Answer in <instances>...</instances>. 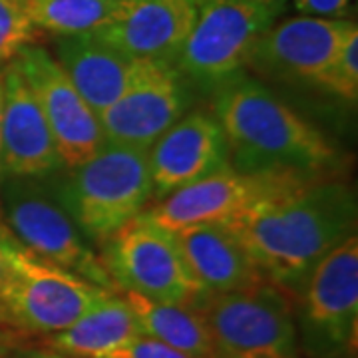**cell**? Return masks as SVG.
Listing matches in <instances>:
<instances>
[{"instance_id":"4","label":"cell","mask_w":358,"mask_h":358,"mask_svg":"<svg viewBox=\"0 0 358 358\" xmlns=\"http://www.w3.org/2000/svg\"><path fill=\"white\" fill-rule=\"evenodd\" d=\"M0 245L8 273L0 285V308L6 324L22 334L66 331L110 291L34 255L0 221Z\"/></svg>"},{"instance_id":"11","label":"cell","mask_w":358,"mask_h":358,"mask_svg":"<svg viewBox=\"0 0 358 358\" xmlns=\"http://www.w3.org/2000/svg\"><path fill=\"white\" fill-rule=\"evenodd\" d=\"M193 94L176 68L140 60L122 96L98 115L106 143L148 152L166 129L193 108Z\"/></svg>"},{"instance_id":"10","label":"cell","mask_w":358,"mask_h":358,"mask_svg":"<svg viewBox=\"0 0 358 358\" xmlns=\"http://www.w3.org/2000/svg\"><path fill=\"white\" fill-rule=\"evenodd\" d=\"M98 255L117 293L173 305H192L201 294L185 268L173 233L143 215L103 241Z\"/></svg>"},{"instance_id":"26","label":"cell","mask_w":358,"mask_h":358,"mask_svg":"<svg viewBox=\"0 0 358 358\" xmlns=\"http://www.w3.org/2000/svg\"><path fill=\"white\" fill-rule=\"evenodd\" d=\"M4 358H80L74 357V355H66V352H60V350H54L50 346L42 345V346H28L24 345L16 346L14 350H10Z\"/></svg>"},{"instance_id":"7","label":"cell","mask_w":358,"mask_h":358,"mask_svg":"<svg viewBox=\"0 0 358 358\" xmlns=\"http://www.w3.org/2000/svg\"><path fill=\"white\" fill-rule=\"evenodd\" d=\"M275 20V14L247 0H209L197 8V18L171 66L195 98H211L231 80L247 74L255 40Z\"/></svg>"},{"instance_id":"16","label":"cell","mask_w":358,"mask_h":358,"mask_svg":"<svg viewBox=\"0 0 358 358\" xmlns=\"http://www.w3.org/2000/svg\"><path fill=\"white\" fill-rule=\"evenodd\" d=\"M195 18L189 0H131L128 13L94 36L129 58L173 64Z\"/></svg>"},{"instance_id":"13","label":"cell","mask_w":358,"mask_h":358,"mask_svg":"<svg viewBox=\"0 0 358 358\" xmlns=\"http://www.w3.org/2000/svg\"><path fill=\"white\" fill-rule=\"evenodd\" d=\"M355 22L341 18L294 16L273 22L255 40L247 72L265 82L319 84Z\"/></svg>"},{"instance_id":"28","label":"cell","mask_w":358,"mask_h":358,"mask_svg":"<svg viewBox=\"0 0 358 358\" xmlns=\"http://www.w3.org/2000/svg\"><path fill=\"white\" fill-rule=\"evenodd\" d=\"M247 2H251V4H257V6L265 8L267 13L275 14L277 18L281 16L282 10H285V6H287V0H247Z\"/></svg>"},{"instance_id":"27","label":"cell","mask_w":358,"mask_h":358,"mask_svg":"<svg viewBox=\"0 0 358 358\" xmlns=\"http://www.w3.org/2000/svg\"><path fill=\"white\" fill-rule=\"evenodd\" d=\"M26 336L13 329H0V358H4L16 346L24 345Z\"/></svg>"},{"instance_id":"30","label":"cell","mask_w":358,"mask_h":358,"mask_svg":"<svg viewBox=\"0 0 358 358\" xmlns=\"http://www.w3.org/2000/svg\"><path fill=\"white\" fill-rule=\"evenodd\" d=\"M2 70L4 66H0V148H2ZM2 178V173H0Z\"/></svg>"},{"instance_id":"24","label":"cell","mask_w":358,"mask_h":358,"mask_svg":"<svg viewBox=\"0 0 358 358\" xmlns=\"http://www.w3.org/2000/svg\"><path fill=\"white\" fill-rule=\"evenodd\" d=\"M102 358H189L181 355L179 350L171 348V346L164 345L159 341H155L152 336L145 334H138L126 345L117 346L115 350L108 352Z\"/></svg>"},{"instance_id":"12","label":"cell","mask_w":358,"mask_h":358,"mask_svg":"<svg viewBox=\"0 0 358 358\" xmlns=\"http://www.w3.org/2000/svg\"><path fill=\"white\" fill-rule=\"evenodd\" d=\"M13 62L38 102L62 166L84 164L106 143L98 115L74 88L52 52L42 44H26Z\"/></svg>"},{"instance_id":"17","label":"cell","mask_w":358,"mask_h":358,"mask_svg":"<svg viewBox=\"0 0 358 358\" xmlns=\"http://www.w3.org/2000/svg\"><path fill=\"white\" fill-rule=\"evenodd\" d=\"M185 268L201 294L239 291L265 281L239 237L223 223L173 231Z\"/></svg>"},{"instance_id":"19","label":"cell","mask_w":358,"mask_h":358,"mask_svg":"<svg viewBox=\"0 0 358 358\" xmlns=\"http://www.w3.org/2000/svg\"><path fill=\"white\" fill-rule=\"evenodd\" d=\"M138 334H141L140 324L126 299L110 293L66 331L46 336L44 345L80 358H102Z\"/></svg>"},{"instance_id":"29","label":"cell","mask_w":358,"mask_h":358,"mask_svg":"<svg viewBox=\"0 0 358 358\" xmlns=\"http://www.w3.org/2000/svg\"><path fill=\"white\" fill-rule=\"evenodd\" d=\"M0 221H2V217H0ZM6 273H8V265H6V257H4L2 245H0V285L6 279Z\"/></svg>"},{"instance_id":"2","label":"cell","mask_w":358,"mask_h":358,"mask_svg":"<svg viewBox=\"0 0 358 358\" xmlns=\"http://www.w3.org/2000/svg\"><path fill=\"white\" fill-rule=\"evenodd\" d=\"M211 112L223 128L233 169L334 178L336 148L249 72L211 96Z\"/></svg>"},{"instance_id":"14","label":"cell","mask_w":358,"mask_h":358,"mask_svg":"<svg viewBox=\"0 0 358 358\" xmlns=\"http://www.w3.org/2000/svg\"><path fill=\"white\" fill-rule=\"evenodd\" d=\"M154 201L231 166L223 128L211 110L192 108L150 145Z\"/></svg>"},{"instance_id":"20","label":"cell","mask_w":358,"mask_h":358,"mask_svg":"<svg viewBox=\"0 0 358 358\" xmlns=\"http://www.w3.org/2000/svg\"><path fill=\"white\" fill-rule=\"evenodd\" d=\"M140 324V333L152 336L189 358H217L207 324L192 305L150 301L141 294L120 293Z\"/></svg>"},{"instance_id":"1","label":"cell","mask_w":358,"mask_h":358,"mask_svg":"<svg viewBox=\"0 0 358 358\" xmlns=\"http://www.w3.org/2000/svg\"><path fill=\"white\" fill-rule=\"evenodd\" d=\"M355 189L334 178H320L251 213L227 223L239 237L259 275L289 296L324 257L357 235Z\"/></svg>"},{"instance_id":"32","label":"cell","mask_w":358,"mask_h":358,"mask_svg":"<svg viewBox=\"0 0 358 358\" xmlns=\"http://www.w3.org/2000/svg\"><path fill=\"white\" fill-rule=\"evenodd\" d=\"M189 2H192L195 8H199V6H203V4H207L209 0H189Z\"/></svg>"},{"instance_id":"25","label":"cell","mask_w":358,"mask_h":358,"mask_svg":"<svg viewBox=\"0 0 358 358\" xmlns=\"http://www.w3.org/2000/svg\"><path fill=\"white\" fill-rule=\"evenodd\" d=\"M294 8L303 16L341 18L346 13L348 0H293Z\"/></svg>"},{"instance_id":"9","label":"cell","mask_w":358,"mask_h":358,"mask_svg":"<svg viewBox=\"0 0 358 358\" xmlns=\"http://www.w3.org/2000/svg\"><path fill=\"white\" fill-rule=\"evenodd\" d=\"M320 178L294 173H243L233 167L219 169L193 181L143 209V217L162 229L173 231L201 223H233L259 205L273 201Z\"/></svg>"},{"instance_id":"3","label":"cell","mask_w":358,"mask_h":358,"mask_svg":"<svg viewBox=\"0 0 358 358\" xmlns=\"http://www.w3.org/2000/svg\"><path fill=\"white\" fill-rule=\"evenodd\" d=\"M48 179L60 203L94 247L140 217L154 201L148 154L126 145L103 143L84 164L62 167Z\"/></svg>"},{"instance_id":"6","label":"cell","mask_w":358,"mask_h":358,"mask_svg":"<svg viewBox=\"0 0 358 358\" xmlns=\"http://www.w3.org/2000/svg\"><path fill=\"white\" fill-rule=\"evenodd\" d=\"M192 307L205 320L217 358H299L291 296L273 282L199 294Z\"/></svg>"},{"instance_id":"22","label":"cell","mask_w":358,"mask_h":358,"mask_svg":"<svg viewBox=\"0 0 358 358\" xmlns=\"http://www.w3.org/2000/svg\"><path fill=\"white\" fill-rule=\"evenodd\" d=\"M317 88L327 90L346 102H357L358 98V26H355L320 76Z\"/></svg>"},{"instance_id":"31","label":"cell","mask_w":358,"mask_h":358,"mask_svg":"<svg viewBox=\"0 0 358 358\" xmlns=\"http://www.w3.org/2000/svg\"><path fill=\"white\" fill-rule=\"evenodd\" d=\"M0 329H10V327L6 324V319H4V313H2V308H0Z\"/></svg>"},{"instance_id":"5","label":"cell","mask_w":358,"mask_h":358,"mask_svg":"<svg viewBox=\"0 0 358 358\" xmlns=\"http://www.w3.org/2000/svg\"><path fill=\"white\" fill-rule=\"evenodd\" d=\"M0 217L16 241L34 255L117 293L96 247L60 203L48 176L0 178Z\"/></svg>"},{"instance_id":"18","label":"cell","mask_w":358,"mask_h":358,"mask_svg":"<svg viewBox=\"0 0 358 358\" xmlns=\"http://www.w3.org/2000/svg\"><path fill=\"white\" fill-rule=\"evenodd\" d=\"M52 48V56L96 115L122 96L140 64L94 34L54 36Z\"/></svg>"},{"instance_id":"8","label":"cell","mask_w":358,"mask_h":358,"mask_svg":"<svg viewBox=\"0 0 358 358\" xmlns=\"http://www.w3.org/2000/svg\"><path fill=\"white\" fill-rule=\"evenodd\" d=\"M294 315L299 346L313 358H348L358 334V237L320 261L303 285Z\"/></svg>"},{"instance_id":"15","label":"cell","mask_w":358,"mask_h":358,"mask_svg":"<svg viewBox=\"0 0 358 358\" xmlns=\"http://www.w3.org/2000/svg\"><path fill=\"white\" fill-rule=\"evenodd\" d=\"M56 141L13 60L2 70V178H46L62 169Z\"/></svg>"},{"instance_id":"23","label":"cell","mask_w":358,"mask_h":358,"mask_svg":"<svg viewBox=\"0 0 358 358\" xmlns=\"http://www.w3.org/2000/svg\"><path fill=\"white\" fill-rule=\"evenodd\" d=\"M40 32L28 22L20 0H0V66L10 62L26 44L36 42Z\"/></svg>"},{"instance_id":"21","label":"cell","mask_w":358,"mask_h":358,"mask_svg":"<svg viewBox=\"0 0 358 358\" xmlns=\"http://www.w3.org/2000/svg\"><path fill=\"white\" fill-rule=\"evenodd\" d=\"M28 22L52 36L94 34L117 22L131 0H20Z\"/></svg>"}]
</instances>
